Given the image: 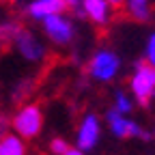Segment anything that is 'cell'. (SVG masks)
I'll use <instances>...</instances> for the list:
<instances>
[{"mask_svg":"<svg viewBox=\"0 0 155 155\" xmlns=\"http://www.w3.org/2000/svg\"><path fill=\"white\" fill-rule=\"evenodd\" d=\"M131 91L140 106H147L151 101V97L155 93V65H151L149 61L136 63V73L131 78Z\"/></svg>","mask_w":155,"mask_h":155,"instance_id":"1","label":"cell"},{"mask_svg":"<svg viewBox=\"0 0 155 155\" xmlns=\"http://www.w3.org/2000/svg\"><path fill=\"white\" fill-rule=\"evenodd\" d=\"M41 24H43L45 37L50 39L52 43H56V45L69 43L71 39H73V35H75V26H73V22H71V17H67L65 13L50 15V17L43 19Z\"/></svg>","mask_w":155,"mask_h":155,"instance_id":"2","label":"cell"},{"mask_svg":"<svg viewBox=\"0 0 155 155\" xmlns=\"http://www.w3.org/2000/svg\"><path fill=\"white\" fill-rule=\"evenodd\" d=\"M41 125H43L41 110L37 106H32V104L24 106L13 119V129L22 136V138H35V136L41 131Z\"/></svg>","mask_w":155,"mask_h":155,"instance_id":"3","label":"cell"},{"mask_svg":"<svg viewBox=\"0 0 155 155\" xmlns=\"http://www.w3.org/2000/svg\"><path fill=\"white\" fill-rule=\"evenodd\" d=\"M106 121H108V125H110V129H112V134L116 136V138H131V136H138L140 140H149V138H151L149 131H144L138 123L125 119L123 112L116 110V108L108 110Z\"/></svg>","mask_w":155,"mask_h":155,"instance_id":"4","label":"cell"},{"mask_svg":"<svg viewBox=\"0 0 155 155\" xmlns=\"http://www.w3.org/2000/svg\"><path fill=\"white\" fill-rule=\"evenodd\" d=\"M119 67H121V61H119V56H116L114 52H110V50H99V52L91 58L88 71H91L93 78H97V80L108 82V80H112V78L116 75Z\"/></svg>","mask_w":155,"mask_h":155,"instance_id":"5","label":"cell"},{"mask_svg":"<svg viewBox=\"0 0 155 155\" xmlns=\"http://www.w3.org/2000/svg\"><path fill=\"white\" fill-rule=\"evenodd\" d=\"M13 45H15V50L22 54L26 61H39V58L45 54L41 41H39V39H37L30 30H26V28H22V26H19L17 32L13 35Z\"/></svg>","mask_w":155,"mask_h":155,"instance_id":"6","label":"cell"},{"mask_svg":"<svg viewBox=\"0 0 155 155\" xmlns=\"http://www.w3.org/2000/svg\"><path fill=\"white\" fill-rule=\"evenodd\" d=\"M65 9H69L67 0H30L26 5V15L35 22H43L50 15L65 13Z\"/></svg>","mask_w":155,"mask_h":155,"instance_id":"7","label":"cell"},{"mask_svg":"<svg viewBox=\"0 0 155 155\" xmlns=\"http://www.w3.org/2000/svg\"><path fill=\"white\" fill-rule=\"evenodd\" d=\"M97 140H99V121L95 114H86L82 119L80 131H78V149L82 151H91Z\"/></svg>","mask_w":155,"mask_h":155,"instance_id":"8","label":"cell"},{"mask_svg":"<svg viewBox=\"0 0 155 155\" xmlns=\"http://www.w3.org/2000/svg\"><path fill=\"white\" fill-rule=\"evenodd\" d=\"M84 15L91 19L93 24L104 26L110 19V11H112V2L110 0H84Z\"/></svg>","mask_w":155,"mask_h":155,"instance_id":"9","label":"cell"},{"mask_svg":"<svg viewBox=\"0 0 155 155\" xmlns=\"http://www.w3.org/2000/svg\"><path fill=\"white\" fill-rule=\"evenodd\" d=\"M151 0H125V9L127 13L138 19V22H147V19L151 17Z\"/></svg>","mask_w":155,"mask_h":155,"instance_id":"10","label":"cell"},{"mask_svg":"<svg viewBox=\"0 0 155 155\" xmlns=\"http://www.w3.org/2000/svg\"><path fill=\"white\" fill-rule=\"evenodd\" d=\"M24 142L17 136H5L2 142H0V155H24Z\"/></svg>","mask_w":155,"mask_h":155,"instance_id":"11","label":"cell"},{"mask_svg":"<svg viewBox=\"0 0 155 155\" xmlns=\"http://www.w3.org/2000/svg\"><path fill=\"white\" fill-rule=\"evenodd\" d=\"M114 108H116V110H121L123 114H127V112L131 110L129 97H127L125 93H116V97H114Z\"/></svg>","mask_w":155,"mask_h":155,"instance_id":"12","label":"cell"},{"mask_svg":"<svg viewBox=\"0 0 155 155\" xmlns=\"http://www.w3.org/2000/svg\"><path fill=\"white\" fill-rule=\"evenodd\" d=\"M147 61L151 65H155V32L149 37V41H147Z\"/></svg>","mask_w":155,"mask_h":155,"instance_id":"13","label":"cell"},{"mask_svg":"<svg viewBox=\"0 0 155 155\" xmlns=\"http://www.w3.org/2000/svg\"><path fill=\"white\" fill-rule=\"evenodd\" d=\"M67 151H69V147H67L65 140H61V138L52 140V153H56V155H65Z\"/></svg>","mask_w":155,"mask_h":155,"instance_id":"14","label":"cell"},{"mask_svg":"<svg viewBox=\"0 0 155 155\" xmlns=\"http://www.w3.org/2000/svg\"><path fill=\"white\" fill-rule=\"evenodd\" d=\"M67 5H69V9H78L84 5V0H67Z\"/></svg>","mask_w":155,"mask_h":155,"instance_id":"15","label":"cell"},{"mask_svg":"<svg viewBox=\"0 0 155 155\" xmlns=\"http://www.w3.org/2000/svg\"><path fill=\"white\" fill-rule=\"evenodd\" d=\"M65 155H84V151H82V149H69Z\"/></svg>","mask_w":155,"mask_h":155,"instance_id":"16","label":"cell"},{"mask_svg":"<svg viewBox=\"0 0 155 155\" xmlns=\"http://www.w3.org/2000/svg\"><path fill=\"white\" fill-rule=\"evenodd\" d=\"M110 2H112V7H123L125 0H110Z\"/></svg>","mask_w":155,"mask_h":155,"instance_id":"17","label":"cell"}]
</instances>
